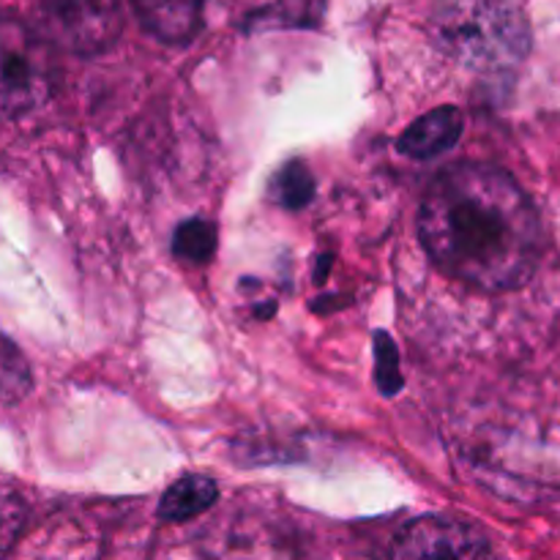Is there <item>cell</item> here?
<instances>
[{"instance_id": "1", "label": "cell", "mask_w": 560, "mask_h": 560, "mask_svg": "<svg viewBox=\"0 0 560 560\" xmlns=\"http://www.w3.org/2000/svg\"><path fill=\"white\" fill-rule=\"evenodd\" d=\"M419 235L443 273L487 293L528 282L545 249L539 213L517 180L474 162L446 167L432 180Z\"/></svg>"}, {"instance_id": "2", "label": "cell", "mask_w": 560, "mask_h": 560, "mask_svg": "<svg viewBox=\"0 0 560 560\" xmlns=\"http://www.w3.org/2000/svg\"><path fill=\"white\" fill-rule=\"evenodd\" d=\"M430 38L446 58L487 74L517 69L530 52L528 20L509 0H441Z\"/></svg>"}, {"instance_id": "3", "label": "cell", "mask_w": 560, "mask_h": 560, "mask_svg": "<svg viewBox=\"0 0 560 560\" xmlns=\"http://www.w3.org/2000/svg\"><path fill=\"white\" fill-rule=\"evenodd\" d=\"M58 69L49 44L16 16L0 14V118L16 120L52 98Z\"/></svg>"}, {"instance_id": "4", "label": "cell", "mask_w": 560, "mask_h": 560, "mask_svg": "<svg viewBox=\"0 0 560 560\" xmlns=\"http://www.w3.org/2000/svg\"><path fill=\"white\" fill-rule=\"evenodd\" d=\"M49 38L77 55H98L124 31L120 0H38Z\"/></svg>"}, {"instance_id": "5", "label": "cell", "mask_w": 560, "mask_h": 560, "mask_svg": "<svg viewBox=\"0 0 560 560\" xmlns=\"http://www.w3.org/2000/svg\"><path fill=\"white\" fill-rule=\"evenodd\" d=\"M392 560H495L490 539L454 517H419L399 530Z\"/></svg>"}, {"instance_id": "6", "label": "cell", "mask_w": 560, "mask_h": 560, "mask_svg": "<svg viewBox=\"0 0 560 560\" xmlns=\"http://www.w3.org/2000/svg\"><path fill=\"white\" fill-rule=\"evenodd\" d=\"M206 0H131L140 25L164 44H186L202 25Z\"/></svg>"}, {"instance_id": "7", "label": "cell", "mask_w": 560, "mask_h": 560, "mask_svg": "<svg viewBox=\"0 0 560 560\" xmlns=\"http://www.w3.org/2000/svg\"><path fill=\"white\" fill-rule=\"evenodd\" d=\"M465 118L457 107H438L421 115L397 140L399 153L410 159H432L454 148L463 137Z\"/></svg>"}, {"instance_id": "8", "label": "cell", "mask_w": 560, "mask_h": 560, "mask_svg": "<svg viewBox=\"0 0 560 560\" xmlns=\"http://www.w3.org/2000/svg\"><path fill=\"white\" fill-rule=\"evenodd\" d=\"M219 487L208 476H184L175 481L159 501V517L164 523H186L191 517H200L202 512L217 503Z\"/></svg>"}, {"instance_id": "9", "label": "cell", "mask_w": 560, "mask_h": 560, "mask_svg": "<svg viewBox=\"0 0 560 560\" xmlns=\"http://www.w3.org/2000/svg\"><path fill=\"white\" fill-rule=\"evenodd\" d=\"M217 252V224L208 219H189L173 235V255L191 266H206Z\"/></svg>"}, {"instance_id": "10", "label": "cell", "mask_w": 560, "mask_h": 560, "mask_svg": "<svg viewBox=\"0 0 560 560\" xmlns=\"http://www.w3.org/2000/svg\"><path fill=\"white\" fill-rule=\"evenodd\" d=\"M326 11V0H277L252 16V27H315Z\"/></svg>"}, {"instance_id": "11", "label": "cell", "mask_w": 560, "mask_h": 560, "mask_svg": "<svg viewBox=\"0 0 560 560\" xmlns=\"http://www.w3.org/2000/svg\"><path fill=\"white\" fill-rule=\"evenodd\" d=\"M273 200L279 202L288 211H301L312 202L315 197V178H312L310 167L304 162H288L277 175H273L271 184Z\"/></svg>"}, {"instance_id": "12", "label": "cell", "mask_w": 560, "mask_h": 560, "mask_svg": "<svg viewBox=\"0 0 560 560\" xmlns=\"http://www.w3.org/2000/svg\"><path fill=\"white\" fill-rule=\"evenodd\" d=\"M31 388V370L14 342L0 337V402H16Z\"/></svg>"}, {"instance_id": "13", "label": "cell", "mask_w": 560, "mask_h": 560, "mask_svg": "<svg viewBox=\"0 0 560 560\" xmlns=\"http://www.w3.org/2000/svg\"><path fill=\"white\" fill-rule=\"evenodd\" d=\"M375 381L386 397L402 388V372H399V350L386 331L375 334Z\"/></svg>"}]
</instances>
